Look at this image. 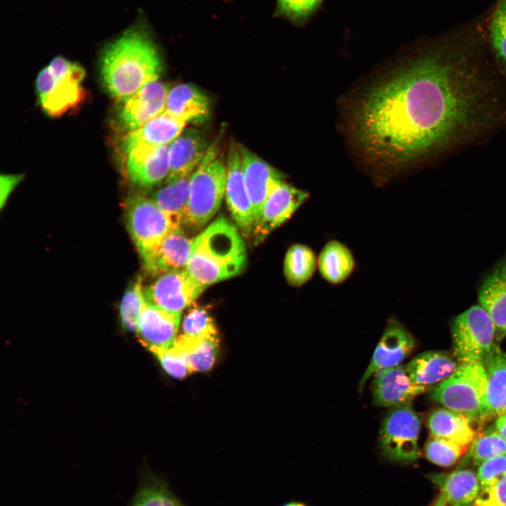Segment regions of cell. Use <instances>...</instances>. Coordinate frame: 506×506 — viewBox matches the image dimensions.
<instances>
[{
    "label": "cell",
    "mask_w": 506,
    "mask_h": 506,
    "mask_svg": "<svg viewBox=\"0 0 506 506\" xmlns=\"http://www.w3.org/2000/svg\"><path fill=\"white\" fill-rule=\"evenodd\" d=\"M506 124L493 75L461 46L444 44L372 85L352 115L354 139L387 167L439 155Z\"/></svg>",
    "instance_id": "6da1fadb"
},
{
    "label": "cell",
    "mask_w": 506,
    "mask_h": 506,
    "mask_svg": "<svg viewBox=\"0 0 506 506\" xmlns=\"http://www.w3.org/2000/svg\"><path fill=\"white\" fill-rule=\"evenodd\" d=\"M100 69L107 91L124 100L158 79L162 65L150 36L141 26L134 25L105 46Z\"/></svg>",
    "instance_id": "7a4b0ae2"
},
{
    "label": "cell",
    "mask_w": 506,
    "mask_h": 506,
    "mask_svg": "<svg viewBox=\"0 0 506 506\" xmlns=\"http://www.w3.org/2000/svg\"><path fill=\"white\" fill-rule=\"evenodd\" d=\"M247 264L245 245L238 228L221 215L197 237L186 269L205 287L242 272Z\"/></svg>",
    "instance_id": "3957f363"
},
{
    "label": "cell",
    "mask_w": 506,
    "mask_h": 506,
    "mask_svg": "<svg viewBox=\"0 0 506 506\" xmlns=\"http://www.w3.org/2000/svg\"><path fill=\"white\" fill-rule=\"evenodd\" d=\"M226 182V163L219 146L212 144L190 176L184 225L199 230L211 221L225 197Z\"/></svg>",
    "instance_id": "277c9868"
},
{
    "label": "cell",
    "mask_w": 506,
    "mask_h": 506,
    "mask_svg": "<svg viewBox=\"0 0 506 506\" xmlns=\"http://www.w3.org/2000/svg\"><path fill=\"white\" fill-rule=\"evenodd\" d=\"M486 387V374L482 361L460 363L448 378L434 386L429 398L448 410L462 414L474 422L479 421Z\"/></svg>",
    "instance_id": "5b68a950"
},
{
    "label": "cell",
    "mask_w": 506,
    "mask_h": 506,
    "mask_svg": "<svg viewBox=\"0 0 506 506\" xmlns=\"http://www.w3.org/2000/svg\"><path fill=\"white\" fill-rule=\"evenodd\" d=\"M84 77L83 67L68 60L53 70L48 66L43 68L36 79V90L44 111L50 117H59L80 106L86 96L82 85Z\"/></svg>",
    "instance_id": "8992f818"
},
{
    "label": "cell",
    "mask_w": 506,
    "mask_h": 506,
    "mask_svg": "<svg viewBox=\"0 0 506 506\" xmlns=\"http://www.w3.org/2000/svg\"><path fill=\"white\" fill-rule=\"evenodd\" d=\"M128 231L142 259L154 252L173 229L181 227L152 198L130 196L125 202Z\"/></svg>",
    "instance_id": "52a82bcc"
},
{
    "label": "cell",
    "mask_w": 506,
    "mask_h": 506,
    "mask_svg": "<svg viewBox=\"0 0 506 506\" xmlns=\"http://www.w3.org/2000/svg\"><path fill=\"white\" fill-rule=\"evenodd\" d=\"M453 353L460 363L482 361L497 344L491 318L481 306L458 315L451 327Z\"/></svg>",
    "instance_id": "ba28073f"
},
{
    "label": "cell",
    "mask_w": 506,
    "mask_h": 506,
    "mask_svg": "<svg viewBox=\"0 0 506 506\" xmlns=\"http://www.w3.org/2000/svg\"><path fill=\"white\" fill-rule=\"evenodd\" d=\"M420 426V420L410 405L391 408L379 431V446L384 456L401 463L417 460Z\"/></svg>",
    "instance_id": "9c48e42d"
},
{
    "label": "cell",
    "mask_w": 506,
    "mask_h": 506,
    "mask_svg": "<svg viewBox=\"0 0 506 506\" xmlns=\"http://www.w3.org/2000/svg\"><path fill=\"white\" fill-rule=\"evenodd\" d=\"M206 288L185 268L157 276L154 282L143 287V294L148 304L167 311L181 313Z\"/></svg>",
    "instance_id": "30bf717a"
},
{
    "label": "cell",
    "mask_w": 506,
    "mask_h": 506,
    "mask_svg": "<svg viewBox=\"0 0 506 506\" xmlns=\"http://www.w3.org/2000/svg\"><path fill=\"white\" fill-rule=\"evenodd\" d=\"M225 198L236 226L244 236L254 229L252 207L246 188L239 145L232 142L226 159Z\"/></svg>",
    "instance_id": "8fae6325"
},
{
    "label": "cell",
    "mask_w": 506,
    "mask_h": 506,
    "mask_svg": "<svg viewBox=\"0 0 506 506\" xmlns=\"http://www.w3.org/2000/svg\"><path fill=\"white\" fill-rule=\"evenodd\" d=\"M309 193L285 182L278 186L266 200L252 236L258 245L285 223L306 201Z\"/></svg>",
    "instance_id": "7c38bea8"
},
{
    "label": "cell",
    "mask_w": 506,
    "mask_h": 506,
    "mask_svg": "<svg viewBox=\"0 0 506 506\" xmlns=\"http://www.w3.org/2000/svg\"><path fill=\"white\" fill-rule=\"evenodd\" d=\"M415 344L413 335L399 321L389 319L371 361L360 379L359 390L379 370L400 365L413 351Z\"/></svg>",
    "instance_id": "4fadbf2b"
},
{
    "label": "cell",
    "mask_w": 506,
    "mask_h": 506,
    "mask_svg": "<svg viewBox=\"0 0 506 506\" xmlns=\"http://www.w3.org/2000/svg\"><path fill=\"white\" fill-rule=\"evenodd\" d=\"M169 145L121 148L125 155V171L129 181L143 188L155 186L169 174Z\"/></svg>",
    "instance_id": "5bb4252c"
},
{
    "label": "cell",
    "mask_w": 506,
    "mask_h": 506,
    "mask_svg": "<svg viewBox=\"0 0 506 506\" xmlns=\"http://www.w3.org/2000/svg\"><path fill=\"white\" fill-rule=\"evenodd\" d=\"M239 148L245 182L252 207L254 228L268 196L285 182V175L246 147L239 145Z\"/></svg>",
    "instance_id": "9a60e30c"
},
{
    "label": "cell",
    "mask_w": 506,
    "mask_h": 506,
    "mask_svg": "<svg viewBox=\"0 0 506 506\" xmlns=\"http://www.w3.org/2000/svg\"><path fill=\"white\" fill-rule=\"evenodd\" d=\"M169 89L158 79L149 82L129 98L122 100L118 112L119 126L126 132L136 129L165 109Z\"/></svg>",
    "instance_id": "2e32d148"
},
{
    "label": "cell",
    "mask_w": 506,
    "mask_h": 506,
    "mask_svg": "<svg viewBox=\"0 0 506 506\" xmlns=\"http://www.w3.org/2000/svg\"><path fill=\"white\" fill-rule=\"evenodd\" d=\"M373 376L372 401L379 407L391 408L410 405L416 396L432 389L413 384L405 367L401 365L382 369Z\"/></svg>",
    "instance_id": "e0dca14e"
},
{
    "label": "cell",
    "mask_w": 506,
    "mask_h": 506,
    "mask_svg": "<svg viewBox=\"0 0 506 506\" xmlns=\"http://www.w3.org/2000/svg\"><path fill=\"white\" fill-rule=\"evenodd\" d=\"M181 321V313L163 310L145 301L142 310L137 336L139 342L153 353L172 346Z\"/></svg>",
    "instance_id": "ac0fdd59"
},
{
    "label": "cell",
    "mask_w": 506,
    "mask_h": 506,
    "mask_svg": "<svg viewBox=\"0 0 506 506\" xmlns=\"http://www.w3.org/2000/svg\"><path fill=\"white\" fill-rule=\"evenodd\" d=\"M486 387L478 423L495 420L506 413V353L496 344L482 361Z\"/></svg>",
    "instance_id": "d6986e66"
},
{
    "label": "cell",
    "mask_w": 506,
    "mask_h": 506,
    "mask_svg": "<svg viewBox=\"0 0 506 506\" xmlns=\"http://www.w3.org/2000/svg\"><path fill=\"white\" fill-rule=\"evenodd\" d=\"M193 240L194 238H188L181 227L171 231L158 247L142 259L146 272L153 276H159L165 273L185 269Z\"/></svg>",
    "instance_id": "ffe728a7"
},
{
    "label": "cell",
    "mask_w": 506,
    "mask_h": 506,
    "mask_svg": "<svg viewBox=\"0 0 506 506\" xmlns=\"http://www.w3.org/2000/svg\"><path fill=\"white\" fill-rule=\"evenodd\" d=\"M478 297L494 324L495 341L500 342L506 337V255L484 278Z\"/></svg>",
    "instance_id": "44dd1931"
},
{
    "label": "cell",
    "mask_w": 506,
    "mask_h": 506,
    "mask_svg": "<svg viewBox=\"0 0 506 506\" xmlns=\"http://www.w3.org/2000/svg\"><path fill=\"white\" fill-rule=\"evenodd\" d=\"M205 138L197 130L183 131L169 145V174L165 182L191 175L209 148Z\"/></svg>",
    "instance_id": "7402d4cb"
},
{
    "label": "cell",
    "mask_w": 506,
    "mask_h": 506,
    "mask_svg": "<svg viewBox=\"0 0 506 506\" xmlns=\"http://www.w3.org/2000/svg\"><path fill=\"white\" fill-rule=\"evenodd\" d=\"M459 365L453 353L428 351L415 356L405 368L413 384L432 388L451 375Z\"/></svg>",
    "instance_id": "603a6c76"
},
{
    "label": "cell",
    "mask_w": 506,
    "mask_h": 506,
    "mask_svg": "<svg viewBox=\"0 0 506 506\" xmlns=\"http://www.w3.org/2000/svg\"><path fill=\"white\" fill-rule=\"evenodd\" d=\"M429 479L437 486L450 506H474L481 486L476 473L459 468L450 473H432Z\"/></svg>",
    "instance_id": "cb8c5ba5"
},
{
    "label": "cell",
    "mask_w": 506,
    "mask_h": 506,
    "mask_svg": "<svg viewBox=\"0 0 506 506\" xmlns=\"http://www.w3.org/2000/svg\"><path fill=\"white\" fill-rule=\"evenodd\" d=\"M187 124L163 112L141 126L126 132L121 148L130 145L160 147L171 144Z\"/></svg>",
    "instance_id": "d4e9b609"
},
{
    "label": "cell",
    "mask_w": 506,
    "mask_h": 506,
    "mask_svg": "<svg viewBox=\"0 0 506 506\" xmlns=\"http://www.w3.org/2000/svg\"><path fill=\"white\" fill-rule=\"evenodd\" d=\"M207 97L193 85L179 84L168 91L166 113L188 124L205 119L209 113Z\"/></svg>",
    "instance_id": "484cf974"
},
{
    "label": "cell",
    "mask_w": 506,
    "mask_h": 506,
    "mask_svg": "<svg viewBox=\"0 0 506 506\" xmlns=\"http://www.w3.org/2000/svg\"><path fill=\"white\" fill-rule=\"evenodd\" d=\"M473 423L467 416L445 408L434 410L427 418L431 436L452 441L467 447L476 438Z\"/></svg>",
    "instance_id": "4316f807"
},
{
    "label": "cell",
    "mask_w": 506,
    "mask_h": 506,
    "mask_svg": "<svg viewBox=\"0 0 506 506\" xmlns=\"http://www.w3.org/2000/svg\"><path fill=\"white\" fill-rule=\"evenodd\" d=\"M355 265L351 251L336 240L328 241L318 257V268L320 275L332 285H339L346 281L353 272Z\"/></svg>",
    "instance_id": "83f0119b"
},
{
    "label": "cell",
    "mask_w": 506,
    "mask_h": 506,
    "mask_svg": "<svg viewBox=\"0 0 506 506\" xmlns=\"http://www.w3.org/2000/svg\"><path fill=\"white\" fill-rule=\"evenodd\" d=\"M175 346L184 356L190 370H209L215 363L219 349L218 335L190 337L180 335Z\"/></svg>",
    "instance_id": "f1b7e54d"
},
{
    "label": "cell",
    "mask_w": 506,
    "mask_h": 506,
    "mask_svg": "<svg viewBox=\"0 0 506 506\" xmlns=\"http://www.w3.org/2000/svg\"><path fill=\"white\" fill-rule=\"evenodd\" d=\"M318 268V258L313 249L296 243L287 250L283 262L285 278L289 285L300 287L313 275Z\"/></svg>",
    "instance_id": "f546056e"
},
{
    "label": "cell",
    "mask_w": 506,
    "mask_h": 506,
    "mask_svg": "<svg viewBox=\"0 0 506 506\" xmlns=\"http://www.w3.org/2000/svg\"><path fill=\"white\" fill-rule=\"evenodd\" d=\"M127 506H183L164 480L145 471Z\"/></svg>",
    "instance_id": "4dcf8cb0"
},
{
    "label": "cell",
    "mask_w": 506,
    "mask_h": 506,
    "mask_svg": "<svg viewBox=\"0 0 506 506\" xmlns=\"http://www.w3.org/2000/svg\"><path fill=\"white\" fill-rule=\"evenodd\" d=\"M190 176L165 182L152 198L180 226L188 203Z\"/></svg>",
    "instance_id": "1f68e13d"
},
{
    "label": "cell",
    "mask_w": 506,
    "mask_h": 506,
    "mask_svg": "<svg viewBox=\"0 0 506 506\" xmlns=\"http://www.w3.org/2000/svg\"><path fill=\"white\" fill-rule=\"evenodd\" d=\"M488 30L491 49L502 74L506 77V0H498Z\"/></svg>",
    "instance_id": "d6a6232c"
},
{
    "label": "cell",
    "mask_w": 506,
    "mask_h": 506,
    "mask_svg": "<svg viewBox=\"0 0 506 506\" xmlns=\"http://www.w3.org/2000/svg\"><path fill=\"white\" fill-rule=\"evenodd\" d=\"M502 455H506V440L493 429L474 439L469 448L467 460L479 466L489 459Z\"/></svg>",
    "instance_id": "836d02e7"
},
{
    "label": "cell",
    "mask_w": 506,
    "mask_h": 506,
    "mask_svg": "<svg viewBox=\"0 0 506 506\" xmlns=\"http://www.w3.org/2000/svg\"><path fill=\"white\" fill-rule=\"evenodd\" d=\"M145 303L141 279H138L125 292L119 306V316L123 327L137 332L140 316Z\"/></svg>",
    "instance_id": "e575fe53"
},
{
    "label": "cell",
    "mask_w": 506,
    "mask_h": 506,
    "mask_svg": "<svg viewBox=\"0 0 506 506\" xmlns=\"http://www.w3.org/2000/svg\"><path fill=\"white\" fill-rule=\"evenodd\" d=\"M468 447L447 439L432 436L424 447V455L431 462L441 466L454 465Z\"/></svg>",
    "instance_id": "d590c367"
},
{
    "label": "cell",
    "mask_w": 506,
    "mask_h": 506,
    "mask_svg": "<svg viewBox=\"0 0 506 506\" xmlns=\"http://www.w3.org/2000/svg\"><path fill=\"white\" fill-rule=\"evenodd\" d=\"M187 337H198L218 335L214 319L203 306L193 307L185 316L182 323V334Z\"/></svg>",
    "instance_id": "8d00e7d4"
},
{
    "label": "cell",
    "mask_w": 506,
    "mask_h": 506,
    "mask_svg": "<svg viewBox=\"0 0 506 506\" xmlns=\"http://www.w3.org/2000/svg\"><path fill=\"white\" fill-rule=\"evenodd\" d=\"M162 367L171 377L181 379L192 373L184 356L175 346L153 353Z\"/></svg>",
    "instance_id": "74e56055"
},
{
    "label": "cell",
    "mask_w": 506,
    "mask_h": 506,
    "mask_svg": "<svg viewBox=\"0 0 506 506\" xmlns=\"http://www.w3.org/2000/svg\"><path fill=\"white\" fill-rule=\"evenodd\" d=\"M279 11L292 21L301 22L311 16L322 0H277Z\"/></svg>",
    "instance_id": "f35d334b"
},
{
    "label": "cell",
    "mask_w": 506,
    "mask_h": 506,
    "mask_svg": "<svg viewBox=\"0 0 506 506\" xmlns=\"http://www.w3.org/2000/svg\"><path fill=\"white\" fill-rule=\"evenodd\" d=\"M506 473V455L489 459L478 466L477 476L481 489L494 483Z\"/></svg>",
    "instance_id": "ab89813d"
},
{
    "label": "cell",
    "mask_w": 506,
    "mask_h": 506,
    "mask_svg": "<svg viewBox=\"0 0 506 506\" xmlns=\"http://www.w3.org/2000/svg\"><path fill=\"white\" fill-rule=\"evenodd\" d=\"M474 506H506V473L480 490Z\"/></svg>",
    "instance_id": "60d3db41"
},
{
    "label": "cell",
    "mask_w": 506,
    "mask_h": 506,
    "mask_svg": "<svg viewBox=\"0 0 506 506\" xmlns=\"http://www.w3.org/2000/svg\"><path fill=\"white\" fill-rule=\"evenodd\" d=\"M22 176L6 175L1 176V204L8 197L11 191L20 181Z\"/></svg>",
    "instance_id": "b9f144b4"
},
{
    "label": "cell",
    "mask_w": 506,
    "mask_h": 506,
    "mask_svg": "<svg viewBox=\"0 0 506 506\" xmlns=\"http://www.w3.org/2000/svg\"><path fill=\"white\" fill-rule=\"evenodd\" d=\"M494 429L506 440V413L495 420Z\"/></svg>",
    "instance_id": "7bdbcfd3"
},
{
    "label": "cell",
    "mask_w": 506,
    "mask_h": 506,
    "mask_svg": "<svg viewBox=\"0 0 506 506\" xmlns=\"http://www.w3.org/2000/svg\"><path fill=\"white\" fill-rule=\"evenodd\" d=\"M447 502L441 493L436 496L430 506H447Z\"/></svg>",
    "instance_id": "ee69618b"
},
{
    "label": "cell",
    "mask_w": 506,
    "mask_h": 506,
    "mask_svg": "<svg viewBox=\"0 0 506 506\" xmlns=\"http://www.w3.org/2000/svg\"><path fill=\"white\" fill-rule=\"evenodd\" d=\"M281 506H305V505L301 503H299V502H290V503H287V504H285Z\"/></svg>",
    "instance_id": "f6af8a7d"
}]
</instances>
